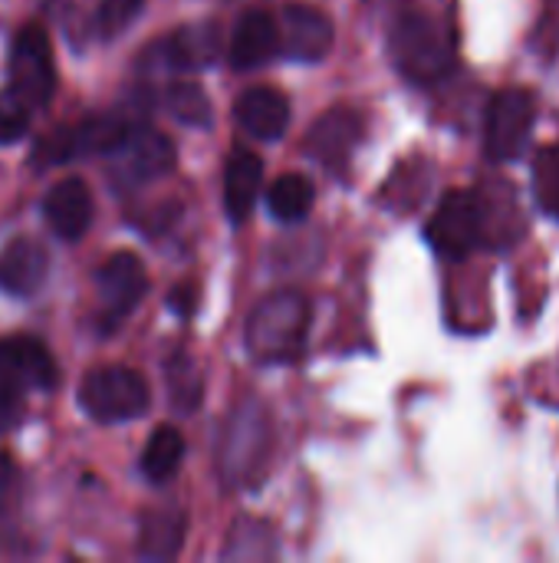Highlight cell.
<instances>
[{"mask_svg": "<svg viewBox=\"0 0 559 563\" xmlns=\"http://www.w3.org/2000/svg\"><path fill=\"white\" fill-rule=\"evenodd\" d=\"M49 254L33 238H16L0 251V290L10 297H33L46 284Z\"/></svg>", "mask_w": 559, "mask_h": 563, "instance_id": "cell-12", "label": "cell"}, {"mask_svg": "<svg viewBox=\"0 0 559 563\" xmlns=\"http://www.w3.org/2000/svg\"><path fill=\"white\" fill-rule=\"evenodd\" d=\"M273 53H280V23L264 13V10H250L237 20L227 56L234 69H257L264 66Z\"/></svg>", "mask_w": 559, "mask_h": 563, "instance_id": "cell-15", "label": "cell"}, {"mask_svg": "<svg viewBox=\"0 0 559 563\" xmlns=\"http://www.w3.org/2000/svg\"><path fill=\"white\" fill-rule=\"evenodd\" d=\"M488 205L474 191H451L428 221V241L441 257H468L488 234Z\"/></svg>", "mask_w": 559, "mask_h": 563, "instance_id": "cell-5", "label": "cell"}, {"mask_svg": "<svg viewBox=\"0 0 559 563\" xmlns=\"http://www.w3.org/2000/svg\"><path fill=\"white\" fill-rule=\"evenodd\" d=\"M53 86H56V69H53L49 36L40 23H26L20 26L10 46V89L30 109H40L49 102Z\"/></svg>", "mask_w": 559, "mask_h": 563, "instance_id": "cell-7", "label": "cell"}, {"mask_svg": "<svg viewBox=\"0 0 559 563\" xmlns=\"http://www.w3.org/2000/svg\"><path fill=\"white\" fill-rule=\"evenodd\" d=\"M23 389L26 383L16 376V369L0 353V435L20 426L23 419Z\"/></svg>", "mask_w": 559, "mask_h": 563, "instance_id": "cell-25", "label": "cell"}, {"mask_svg": "<svg viewBox=\"0 0 559 563\" xmlns=\"http://www.w3.org/2000/svg\"><path fill=\"white\" fill-rule=\"evenodd\" d=\"M537 198L550 214L559 218V145L544 148L537 158Z\"/></svg>", "mask_w": 559, "mask_h": 563, "instance_id": "cell-27", "label": "cell"}, {"mask_svg": "<svg viewBox=\"0 0 559 563\" xmlns=\"http://www.w3.org/2000/svg\"><path fill=\"white\" fill-rule=\"evenodd\" d=\"M112 155H115V175L125 185H145L175 168V145L168 142V135L142 125H135Z\"/></svg>", "mask_w": 559, "mask_h": 563, "instance_id": "cell-11", "label": "cell"}, {"mask_svg": "<svg viewBox=\"0 0 559 563\" xmlns=\"http://www.w3.org/2000/svg\"><path fill=\"white\" fill-rule=\"evenodd\" d=\"M158 53H161V63L171 66V69H204L221 53V26L211 23V20L178 26L158 46Z\"/></svg>", "mask_w": 559, "mask_h": 563, "instance_id": "cell-16", "label": "cell"}, {"mask_svg": "<svg viewBox=\"0 0 559 563\" xmlns=\"http://www.w3.org/2000/svg\"><path fill=\"white\" fill-rule=\"evenodd\" d=\"M306 330L310 300L300 290H277L254 307L244 330V343L257 363H290L300 356Z\"/></svg>", "mask_w": 559, "mask_h": 563, "instance_id": "cell-1", "label": "cell"}, {"mask_svg": "<svg viewBox=\"0 0 559 563\" xmlns=\"http://www.w3.org/2000/svg\"><path fill=\"white\" fill-rule=\"evenodd\" d=\"M316 188L306 175H280L267 188V208L280 221H303L313 211Z\"/></svg>", "mask_w": 559, "mask_h": 563, "instance_id": "cell-22", "label": "cell"}, {"mask_svg": "<svg viewBox=\"0 0 559 563\" xmlns=\"http://www.w3.org/2000/svg\"><path fill=\"white\" fill-rule=\"evenodd\" d=\"M270 455V416L260 402H244L231 412L221 445H217V475L231 488H244L260 478Z\"/></svg>", "mask_w": 559, "mask_h": 563, "instance_id": "cell-3", "label": "cell"}, {"mask_svg": "<svg viewBox=\"0 0 559 563\" xmlns=\"http://www.w3.org/2000/svg\"><path fill=\"white\" fill-rule=\"evenodd\" d=\"M362 119L353 109H329L326 115H320L313 122V129L306 132V155L316 158L323 168L343 175L353 162V152L362 142Z\"/></svg>", "mask_w": 559, "mask_h": 563, "instance_id": "cell-8", "label": "cell"}, {"mask_svg": "<svg viewBox=\"0 0 559 563\" xmlns=\"http://www.w3.org/2000/svg\"><path fill=\"white\" fill-rule=\"evenodd\" d=\"M234 115L247 135L260 142H277L290 125V99L280 89L254 86L234 102Z\"/></svg>", "mask_w": 559, "mask_h": 563, "instance_id": "cell-13", "label": "cell"}, {"mask_svg": "<svg viewBox=\"0 0 559 563\" xmlns=\"http://www.w3.org/2000/svg\"><path fill=\"white\" fill-rule=\"evenodd\" d=\"M185 459V439L175 426H158L142 452V475L152 485H165L168 478H175V472L181 468Z\"/></svg>", "mask_w": 559, "mask_h": 563, "instance_id": "cell-21", "label": "cell"}, {"mask_svg": "<svg viewBox=\"0 0 559 563\" xmlns=\"http://www.w3.org/2000/svg\"><path fill=\"white\" fill-rule=\"evenodd\" d=\"M168 393H171L175 409H181V412H194L198 409V402H201V379H198L191 360L175 356L168 363Z\"/></svg>", "mask_w": 559, "mask_h": 563, "instance_id": "cell-24", "label": "cell"}, {"mask_svg": "<svg viewBox=\"0 0 559 563\" xmlns=\"http://www.w3.org/2000/svg\"><path fill=\"white\" fill-rule=\"evenodd\" d=\"M264 191V162L254 152H234L224 165V208L231 221H247Z\"/></svg>", "mask_w": 559, "mask_h": 563, "instance_id": "cell-17", "label": "cell"}, {"mask_svg": "<svg viewBox=\"0 0 559 563\" xmlns=\"http://www.w3.org/2000/svg\"><path fill=\"white\" fill-rule=\"evenodd\" d=\"M191 297H194V290H191V287H178V290H171V307H175L178 313H185V317H188V313L194 310V300H191Z\"/></svg>", "mask_w": 559, "mask_h": 563, "instance_id": "cell-29", "label": "cell"}, {"mask_svg": "<svg viewBox=\"0 0 559 563\" xmlns=\"http://www.w3.org/2000/svg\"><path fill=\"white\" fill-rule=\"evenodd\" d=\"M152 393L142 373L128 366H99L86 373L79 386V406L89 419L115 426V422H132L148 412Z\"/></svg>", "mask_w": 559, "mask_h": 563, "instance_id": "cell-4", "label": "cell"}, {"mask_svg": "<svg viewBox=\"0 0 559 563\" xmlns=\"http://www.w3.org/2000/svg\"><path fill=\"white\" fill-rule=\"evenodd\" d=\"M336 40L333 20L306 3H290L280 16V53L297 63H320Z\"/></svg>", "mask_w": 559, "mask_h": 563, "instance_id": "cell-10", "label": "cell"}, {"mask_svg": "<svg viewBox=\"0 0 559 563\" xmlns=\"http://www.w3.org/2000/svg\"><path fill=\"white\" fill-rule=\"evenodd\" d=\"M0 353L30 389L56 386V363L46 353V346L36 343L33 336H7V340H0Z\"/></svg>", "mask_w": 559, "mask_h": 563, "instance_id": "cell-19", "label": "cell"}, {"mask_svg": "<svg viewBox=\"0 0 559 563\" xmlns=\"http://www.w3.org/2000/svg\"><path fill=\"white\" fill-rule=\"evenodd\" d=\"M145 0H99L96 10V26L102 36H119L122 30H128L138 13H142Z\"/></svg>", "mask_w": 559, "mask_h": 563, "instance_id": "cell-26", "label": "cell"}, {"mask_svg": "<svg viewBox=\"0 0 559 563\" xmlns=\"http://www.w3.org/2000/svg\"><path fill=\"white\" fill-rule=\"evenodd\" d=\"M188 531V518L178 508H152L142 515L138 528V558L142 561H171L181 554Z\"/></svg>", "mask_w": 559, "mask_h": 563, "instance_id": "cell-18", "label": "cell"}, {"mask_svg": "<svg viewBox=\"0 0 559 563\" xmlns=\"http://www.w3.org/2000/svg\"><path fill=\"white\" fill-rule=\"evenodd\" d=\"M96 284H99V300H102V313H105L109 323L125 320L142 303V297L148 294L145 264L135 254H128V251L112 254L96 271Z\"/></svg>", "mask_w": 559, "mask_h": 563, "instance_id": "cell-9", "label": "cell"}, {"mask_svg": "<svg viewBox=\"0 0 559 563\" xmlns=\"http://www.w3.org/2000/svg\"><path fill=\"white\" fill-rule=\"evenodd\" d=\"M392 59L409 82L432 86L455 66L451 30L432 13L409 10L392 26Z\"/></svg>", "mask_w": 559, "mask_h": 563, "instance_id": "cell-2", "label": "cell"}, {"mask_svg": "<svg viewBox=\"0 0 559 563\" xmlns=\"http://www.w3.org/2000/svg\"><path fill=\"white\" fill-rule=\"evenodd\" d=\"M224 561H241V563H264L277 558V538L273 528L260 518H241L231 534L227 544L221 551Z\"/></svg>", "mask_w": 559, "mask_h": 563, "instance_id": "cell-20", "label": "cell"}, {"mask_svg": "<svg viewBox=\"0 0 559 563\" xmlns=\"http://www.w3.org/2000/svg\"><path fill=\"white\" fill-rule=\"evenodd\" d=\"M30 125V106L13 92H0V145H10L16 142Z\"/></svg>", "mask_w": 559, "mask_h": 563, "instance_id": "cell-28", "label": "cell"}, {"mask_svg": "<svg viewBox=\"0 0 559 563\" xmlns=\"http://www.w3.org/2000/svg\"><path fill=\"white\" fill-rule=\"evenodd\" d=\"M537 122V99L527 89H501L484 119V152L491 162H514L524 155Z\"/></svg>", "mask_w": 559, "mask_h": 563, "instance_id": "cell-6", "label": "cell"}, {"mask_svg": "<svg viewBox=\"0 0 559 563\" xmlns=\"http://www.w3.org/2000/svg\"><path fill=\"white\" fill-rule=\"evenodd\" d=\"M165 106L178 122H185L191 129L211 125V99L198 82H171L165 92Z\"/></svg>", "mask_w": 559, "mask_h": 563, "instance_id": "cell-23", "label": "cell"}, {"mask_svg": "<svg viewBox=\"0 0 559 563\" xmlns=\"http://www.w3.org/2000/svg\"><path fill=\"white\" fill-rule=\"evenodd\" d=\"M43 214L63 241H79L92 224V195L82 178H63L46 191Z\"/></svg>", "mask_w": 559, "mask_h": 563, "instance_id": "cell-14", "label": "cell"}]
</instances>
